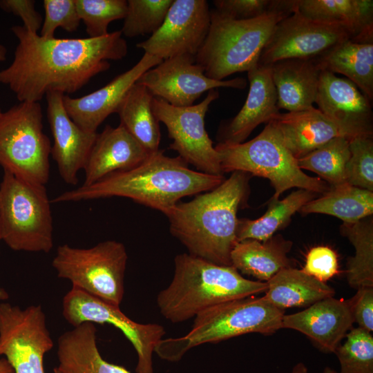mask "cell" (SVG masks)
<instances>
[{"label":"cell","instance_id":"obj_1","mask_svg":"<svg viewBox=\"0 0 373 373\" xmlns=\"http://www.w3.org/2000/svg\"><path fill=\"white\" fill-rule=\"evenodd\" d=\"M11 31L18 44L11 64L0 70V83L19 102H39L50 91L74 93L128 52L120 30L78 39H47L19 25Z\"/></svg>","mask_w":373,"mask_h":373},{"label":"cell","instance_id":"obj_2","mask_svg":"<svg viewBox=\"0 0 373 373\" xmlns=\"http://www.w3.org/2000/svg\"><path fill=\"white\" fill-rule=\"evenodd\" d=\"M224 180L222 175L191 169L180 156L169 157L160 149L132 169L65 191L51 202L122 197L164 213L182 198L210 191Z\"/></svg>","mask_w":373,"mask_h":373},{"label":"cell","instance_id":"obj_3","mask_svg":"<svg viewBox=\"0 0 373 373\" xmlns=\"http://www.w3.org/2000/svg\"><path fill=\"white\" fill-rule=\"evenodd\" d=\"M250 174L233 171L216 188L178 202L164 214L169 230L188 254L211 262L230 266L237 242V213L246 202Z\"/></svg>","mask_w":373,"mask_h":373},{"label":"cell","instance_id":"obj_4","mask_svg":"<svg viewBox=\"0 0 373 373\" xmlns=\"http://www.w3.org/2000/svg\"><path fill=\"white\" fill-rule=\"evenodd\" d=\"M267 288V282L245 278L232 265L184 253L175 257L172 280L156 300L162 316L178 323L220 303L265 292Z\"/></svg>","mask_w":373,"mask_h":373},{"label":"cell","instance_id":"obj_5","mask_svg":"<svg viewBox=\"0 0 373 373\" xmlns=\"http://www.w3.org/2000/svg\"><path fill=\"white\" fill-rule=\"evenodd\" d=\"M296 10L295 0H281L278 8L256 18L236 20L211 10L209 32L195 63L208 77L224 80L258 64L275 26Z\"/></svg>","mask_w":373,"mask_h":373},{"label":"cell","instance_id":"obj_6","mask_svg":"<svg viewBox=\"0 0 373 373\" xmlns=\"http://www.w3.org/2000/svg\"><path fill=\"white\" fill-rule=\"evenodd\" d=\"M285 310L263 296L246 297L213 306L195 318L187 334L162 339L155 352L162 359L178 361L190 349L249 333L270 335L282 328Z\"/></svg>","mask_w":373,"mask_h":373},{"label":"cell","instance_id":"obj_7","mask_svg":"<svg viewBox=\"0 0 373 373\" xmlns=\"http://www.w3.org/2000/svg\"><path fill=\"white\" fill-rule=\"evenodd\" d=\"M215 149L222 173L242 171L268 179L274 189L272 200L294 187L322 194L330 188L321 178L309 176L299 168L271 122L248 142L218 143Z\"/></svg>","mask_w":373,"mask_h":373},{"label":"cell","instance_id":"obj_8","mask_svg":"<svg viewBox=\"0 0 373 373\" xmlns=\"http://www.w3.org/2000/svg\"><path fill=\"white\" fill-rule=\"evenodd\" d=\"M46 186L3 171L0 183L1 238L12 250L48 253L52 217Z\"/></svg>","mask_w":373,"mask_h":373},{"label":"cell","instance_id":"obj_9","mask_svg":"<svg viewBox=\"0 0 373 373\" xmlns=\"http://www.w3.org/2000/svg\"><path fill=\"white\" fill-rule=\"evenodd\" d=\"M51 143L43 129L39 102H21L0 116V165L18 178L44 185Z\"/></svg>","mask_w":373,"mask_h":373},{"label":"cell","instance_id":"obj_10","mask_svg":"<svg viewBox=\"0 0 373 373\" xmlns=\"http://www.w3.org/2000/svg\"><path fill=\"white\" fill-rule=\"evenodd\" d=\"M127 260L122 242L106 240L90 248L59 245L52 266L57 276L70 280L73 287L119 306L124 294Z\"/></svg>","mask_w":373,"mask_h":373},{"label":"cell","instance_id":"obj_11","mask_svg":"<svg viewBox=\"0 0 373 373\" xmlns=\"http://www.w3.org/2000/svg\"><path fill=\"white\" fill-rule=\"evenodd\" d=\"M219 97L218 89L208 91L199 104L185 107L174 106L153 97L152 110L159 122L163 123L173 142L169 149L198 171L222 175L220 155L213 146L206 128L204 119L210 104Z\"/></svg>","mask_w":373,"mask_h":373},{"label":"cell","instance_id":"obj_12","mask_svg":"<svg viewBox=\"0 0 373 373\" xmlns=\"http://www.w3.org/2000/svg\"><path fill=\"white\" fill-rule=\"evenodd\" d=\"M62 315L74 327L89 322L107 323L119 329L137 355L136 373H154L153 354L166 331L157 323H139L127 317L119 306L113 305L72 287L64 296Z\"/></svg>","mask_w":373,"mask_h":373},{"label":"cell","instance_id":"obj_13","mask_svg":"<svg viewBox=\"0 0 373 373\" xmlns=\"http://www.w3.org/2000/svg\"><path fill=\"white\" fill-rule=\"evenodd\" d=\"M53 345L40 305L21 309L0 303V356L15 373H45L44 355Z\"/></svg>","mask_w":373,"mask_h":373},{"label":"cell","instance_id":"obj_14","mask_svg":"<svg viewBox=\"0 0 373 373\" xmlns=\"http://www.w3.org/2000/svg\"><path fill=\"white\" fill-rule=\"evenodd\" d=\"M355 35L345 26L313 19L295 10L275 26L258 64L269 66L287 59L316 58Z\"/></svg>","mask_w":373,"mask_h":373},{"label":"cell","instance_id":"obj_15","mask_svg":"<svg viewBox=\"0 0 373 373\" xmlns=\"http://www.w3.org/2000/svg\"><path fill=\"white\" fill-rule=\"evenodd\" d=\"M136 84L144 86L154 97L174 106L185 107L193 105L204 92L220 87L243 89L247 82L242 77L211 79L195 63L194 57L180 55L164 59L148 70Z\"/></svg>","mask_w":373,"mask_h":373},{"label":"cell","instance_id":"obj_16","mask_svg":"<svg viewBox=\"0 0 373 373\" xmlns=\"http://www.w3.org/2000/svg\"><path fill=\"white\" fill-rule=\"evenodd\" d=\"M210 22L206 0H173L161 27L136 46L162 60L180 55L195 57Z\"/></svg>","mask_w":373,"mask_h":373},{"label":"cell","instance_id":"obj_17","mask_svg":"<svg viewBox=\"0 0 373 373\" xmlns=\"http://www.w3.org/2000/svg\"><path fill=\"white\" fill-rule=\"evenodd\" d=\"M372 102L347 78L321 70L315 103L318 109L341 127L350 140L358 135H373Z\"/></svg>","mask_w":373,"mask_h":373},{"label":"cell","instance_id":"obj_18","mask_svg":"<svg viewBox=\"0 0 373 373\" xmlns=\"http://www.w3.org/2000/svg\"><path fill=\"white\" fill-rule=\"evenodd\" d=\"M64 95L56 91L46 95L47 117L53 137L50 155L64 182L76 185L78 172L84 169L97 133L85 131L71 119L64 104Z\"/></svg>","mask_w":373,"mask_h":373},{"label":"cell","instance_id":"obj_19","mask_svg":"<svg viewBox=\"0 0 373 373\" xmlns=\"http://www.w3.org/2000/svg\"><path fill=\"white\" fill-rule=\"evenodd\" d=\"M162 61L144 52L132 68L101 88L80 97L64 95V104L69 117L84 130L97 132L100 124L117 112L122 99L139 78Z\"/></svg>","mask_w":373,"mask_h":373},{"label":"cell","instance_id":"obj_20","mask_svg":"<svg viewBox=\"0 0 373 373\" xmlns=\"http://www.w3.org/2000/svg\"><path fill=\"white\" fill-rule=\"evenodd\" d=\"M354 323L348 301L329 297L299 312L284 314L282 328L300 332L320 350L334 354Z\"/></svg>","mask_w":373,"mask_h":373},{"label":"cell","instance_id":"obj_21","mask_svg":"<svg viewBox=\"0 0 373 373\" xmlns=\"http://www.w3.org/2000/svg\"><path fill=\"white\" fill-rule=\"evenodd\" d=\"M247 77L246 101L236 116L220 125L218 143L244 142L259 124L268 123L280 113L270 66L258 64L247 71Z\"/></svg>","mask_w":373,"mask_h":373},{"label":"cell","instance_id":"obj_22","mask_svg":"<svg viewBox=\"0 0 373 373\" xmlns=\"http://www.w3.org/2000/svg\"><path fill=\"white\" fill-rule=\"evenodd\" d=\"M150 153L120 124L106 125L97 137L84 167L83 185H90L113 173L132 169Z\"/></svg>","mask_w":373,"mask_h":373},{"label":"cell","instance_id":"obj_23","mask_svg":"<svg viewBox=\"0 0 373 373\" xmlns=\"http://www.w3.org/2000/svg\"><path fill=\"white\" fill-rule=\"evenodd\" d=\"M269 122L296 160L335 137H345L350 140L341 127L314 106L301 111L279 113Z\"/></svg>","mask_w":373,"mask_h":373},{"label":"cell","instance_id":"obj_24","mask_svg":"<svg viewBox=\"0 0 373 373\" xmlns=\"http://www.w3.org/2000/svg\"><path fill=\"white\" fill-rule=\"evenodd\" d=\"M269 66L279 110L296 112L313 107L321 72L314 58L283 59Z\"/></svg>","mask_w":373,"mask_h":373},{"label":"cell","instance_id":"obj_25","mask_svg":"<svg viewBox=\"0 0 373 373\" xmlns=\"http://www.w3.org/2000/svg\"><path fill=\"white\" fill-rule=\"evenodd\" d=\"M96 333L94 323L86 322L62 334L58 338V370L62 373H131L102 358Z\"/></svg>","mask_w":373,"mask_h":373},{"label":"cell","instance_id":"obj_26","mask_svg":"<svg viewBox=\"0 0 373 373\" xmlns=\"http://www.w3.org/2000/svg\"><path fill=\"white\" fill-rule=\"evenodd\" d=\"M292 245L281 235H274L265 241H238L231 252V263L239 272L267 282L279 271L290 267L287 254Z\"/></svg>","mask_w":373,"mask_h":373},{"label":"cell","instance_id":"obj_27","mask_svg":"<svg viewBox=\"0 0 373 373\" xmlns=\"http://www.w3.org/2000/svg\"><path fill=\"white\" fill-rule=\"evenodd\" d=\"M321 70L339 73L373 100V42L347 39L314 58Z\"/></svg>","mask_w":373,"mask_h":373},{"label":"cell","instance_id":"obj_28","mask_svg":"<svg viewBox=\"0 0 373 373\" xmlns=\"http://www.w3.org/2000/svg\"><path fill=\"white\" fill-rule=\"evenodd\" d=\"M296 10L313 19L345 26L354 40L373 42L372 0H296Z\"/></svg>","mask_w":373,"mask_h":373},{"label":"cell","instance_id":"obj_29","mask_svg":"<svg viewBox=\"0 0 373 373\" xmlns=\"http://www.w3.org/2000/svg\"><path fill=\"white\" fill-rule=\"evenodd\" d=\"M267 283L263 297L282 310L309 306L335 294L334 289L326 283L291 267L279 271Z\"/></svg>","mask_w":373,"mask_h":373},{"label":"cell","instance_id":"obj_30","mask_svg":"<svg viewBox=\"0 0 373 373\" xmlns=\"http://www.w3.org/2000/svg\"><path fill=\"white\" fill-rule=\"evenodd\" d=\"M153 96L143 85L135 84L120 103L116 113L120 124L149 153L160 150L159 122L152 110Z\"/></svg>","mask_w":373,"mask_h":373},{"label":"cell","instance_id":"obj_31","mask_svg":"<svg viewBox=\"0 0 373 373\" xmlns=\"http://www.w3.org/2000/svg\"><path fill=\"white\" fill-rule=\"evenodd\" d=\"M302 213H321L353 223L373 213V192L344 183L329 189L318 198L308 202Z\"/></svg>","mask_w":373,"mask_h":373},{"label":"cell","instance_id":"obj_32","mask_svg":"<svg viewBox=\"0 0 373 373\" xmlns=\"http://www.w3.org/2000/svg\"><path fill=\"white\" fill-rule=\"evenodd\" d=\"M316 196L314 192L299 189L281 200L271 199L267 211L259 218H238L237 242L247 239L268 240L287 225L291 216Z\"/></svg>","mask_w":373,"mask_h":373},{"label":"cell","instance_id":"obj_33","mask_svg":"<svg viewBox=\"0 0 373 373\" xmlns=\"http://www.w3.org/2000/svg\"><path fill=\"white\" fill-rule=\"evenodd\" d=\"M341 232L355 249L347 262V280L354 289L373 287V222L362 219L353 223L343 222Z\"/></svg>","mask_w":373,"mask_h":373},{"label":"cell","instance_id":"obj_34","mask_svg":"<svg viewBox=\"0 0 373 373\" xmlns=\"http://www.w3.org/2000/svg\"><path fill=\"white\" fill-rule=\"evenodd\" d=\"M350 156V140L335 137L297 160L300 169L318 174L329 186L346 182V166Z\"/></svg>","mask_w":373,"mask_h":373},{"label":"cell","instance_id":"obj_35","mask_svg":"<svg viewBox=\"0 0 373 373\" xmlns=\"http://www.w3.org/2000/svg\"><path fill=\"white\" fill-rule=\"evenodd\" d=\"M173 0H128L127 11L120 30L133 38L155 33L162 25Z\"/></svg>","mask_w":373,"mask_h":373},{"label":"cell","instance_id":"obj_36","mask_svg":"<svg viewBox=\"0 0 373 373\" xmlns=\"http://www.w3.org/2000/svg\"><path fill=\"white\" fill-rule=\"evenodd\" d=\"M346 341L336 350L338 373H373V336L358 327L350 329Z\"/></svg>","mask_w":373,"mask_h":373},{"label":"cell","instance_id":"obj_37","mask_svg":"<svg viewBox=\"0 0 373 373\" xmlns=\"http://www.w3.org/2000/svg\"><path fill=\"white\" fill-rule=\"evenodd\" d=\"M81 21L90 38L107 35L109 24L124 19L127 11L126 0H75Z\"/></svg>","mask_w":373,"mask_h":373},{"label":"cell","instance_id":"obj_38","mask_svg":"<svg viewBox=\"0 0 373 373\" xmlns=\"http://www.w3.org/2000/svg\"><path fill=\"white\" fill-rule=\"evenodd\" d=\"M350 156L346 166V182L373 192L372 135L350 140Z\"/></svg>","mask_w":373,"mask_h":373},{"label":"cell","instance_id":"obj_39","mask_svg":"<svg viewBox=\"0 0 373 373\" xmlns=\"http://www.w3.org/2000/svg\"><path fill=\"white\" fill-rule=\"evenodd\" d=\"M45 15L40 29V36L47 39L55 37L57 28L73 32L79 26V18L75 0H44Z\"/></svg>","mask_w":373,"mask_h":373},{"label":"cell","instance_id":"obj_40","mask_svg":"<svg viewBox=\"0 0 373 373\" xmlns=\"http://www.w3.org/2000/svg\"><path fill=\"white\" fill-rule=\"evenodd\" d=\"M281 0H215L218 12L236 20H245L262 16L278 8Z\"/></svg>","mask_w":373,"mask_h":373},{"label":"cell","instance_id":"obj_41","mask_svg":"<svg viewBox=\"0 0 373 373\" xmlns=\"http://www.w3.org/2000/svg\"><path fill=\"white\" fill-rule=\"evenodd\" d=\"M301 270L325 283L338 273L337 254L329 247H314L308 251L305 266Z\"/></svg>","mask_w":373,"mask_h":373},{"label":"cell","instance_id":"obj_42","mask_svg":"<svg viewBox=\"0 0 373 373\" xmlns=\"http://www.w3.org/2000/svg\"><path fill=\"white\" fill-rule=\"evenodd\" d=\"M347 300L354 322L369 332L373 331V287H363Z\"/></svg>","mask_w":373,"mask_h":373},{"label":"cell","instance_id":"obj_43","mask_svg":"<svg viewBox=\"0 0 373 373\" xmlns=\"http://www.w3.org/2000/svg\"><path fill=\"white\" fill-rule=\"evenodd\" d=\"M0 8L19 17L23 27L32 33H37L41 28L43 17L35 8L34 0H0Z\"/></svg>","mask_w":373,"mask_h":373},{"label":"cell","instance_id":"obj_44","mask_svg":"<svg viewBox=\"0 0 373 373\" xmlns=\"http://www.w3.org/2000/svg\"><path fill=\"white\" fill-rule=\"evenodd\" d=\"M0 373H15L12 366L5 358H0Z\"/></svg>","mask_w":373,"mask_h":373},{"label":"cell","instance_id":"obj_45","mask_svg":"<svg viewBox=\"0 0 373 373\" xmlns=\"http://www.w3.org/2000/svg\"><path fill=\"white\" fill-rule=\"evenodd\" d=\"M286 373H311L309 372L307 367L303 363H296L291 371Z\"/></svg>","mask_w":373,"mask_h":373},{"label":"cell","instance_id":"obj_46","mask_svg":"<svg viewBox=\"0 0 373 373\" xmlns=\"http://www.w3.org/2000/svg\"><path fill=\"white\" fill-rule=\"evenodd\" d=\"M7 49L5 46L0 44V62L4 61L6 59Z\"/></svg>","mask_w":373,"mask_h":373},{"label":"cell","instance_id":"obj_47","mask_svg":"<svg viewBox=\"0 0 373 373\" xmlns=\"http://www.w3.org/2000/svg\"><path fill=\"white\" fill-rule=\"evenodd\" d=\"M1 240V229H0V240ZM8 298V294L7 291L3 288H1L0 287V301L5 300Z\"/></svg>","mask_w":373,"mask_h":373},{"label":"cell","instance_id":"obj_48","mask_svg":"<svg viewBox=\"0 0 373 373\" xmlns=\"http://www.w3.org/2000/svg\"><path fill=\"white\" fill-rule=\"evenodd\" d=\"M323 373H338V372L329 367H325L323 370Z\"/></svg>","mask_w":373,"mask_h":373},{"label":"cell","instance_id":"obj_49","mask_svg":"<svg viewBox=\"0 0 373 373\" xmlns=\"http://www.w3.org/2000/svg\"><path fill=\"white\" fill-rule=\"evenodd\" d=\"M54 373H62L61 372L57 367H55L53 370Z\"/></svg>","mask_w":373,"mask_h":373},{"label":"cell","instance_id":"obj_50","mask_svg":"<svg viewBox=\"0 0 373 373\" xmlns=\"http://www.w3.org/2000/svg\"><path fill=\"white\" fill-rule=\"evenodd\" d=\"M1 113H2V111H1V108H0V116H1Z\"/></svg>","mask_w":373,"mask_h":373}]
</instances>
